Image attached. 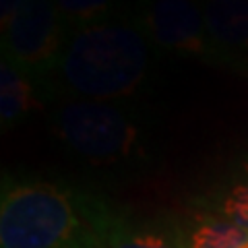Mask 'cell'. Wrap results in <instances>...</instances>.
I'll return each instance as SVG.
<instances>
[{"mask_svg": "<svg viewBox=\"0 0 248 248\" xmlns=\"http://www.w3.org/2000/svg\"><path fill=\"white\" fill-rule=\"evenodd\" d=\"M149 68L151 40L128 15L71 31L40 89L64 93L75 102H110L137 93Z\"/></svg>", "mask_w": 248, "mask_h": 248, "instance_id": "obj_1", "label": "cell"}, {"mask_svg": "<svg viewBox=\"0 0 248 248\" xmlns=\"http://www.w3.org/2000/svg\"><path fill=\"white\" fill-rule=\"evenodd\" d=\"M87 199L46 182L11 184L0 205V248H81Z\"/></svg>", "mask_w": 248, "mask_h": 248, "instance_id": "obj_2", "label": "cell"}, {"mask_svg": "<svg viewBox=\"0 0 248 248\" xmlns=\"http://www.w3.org/2000/svg\"><path fill=\"white\" fill-rule=\"evenodd\" d=\"M52 124L75 153L95 164L126 159L139 141L133 118L108 102H68L54 112Z\"/></svg>", "mask_w": 248, "mask_h": 248, "instance_id": "obj_3", "label": "cell"}, {"mask_svg": "<svg viewBox=\"0 0 248 248\" xmlns=\"http://www.w3.org/2000/svg\"><path fill=\"white\" fill-rule=\"evenodd\" d=\"M135 17L151 44L209 66L236 71L234 60L213 40L199 0H137Z\"/></svg>", "mask_w": 248, "mask_h": 248, "instance_id": "obj_4", "label": "cell"}, {"mask_svg": "<svg viewBox=\"0 0 248 248\" xmlns=\"http://www.w3.org/2000/svg\"><path fill=\"white\" fill-rule=\"evenodd\" d=\"M68 33L54 0H23L2 29V56L42 83L56 66Z\"/></svg>", "mask_w": 248, "mask_h": 248, "instance_id": "obj_5", "label": "cell"}, {"mask_svg": "<svg viewBox=\"0 0 248 248\" xmlns=\"http://www.w3.org/2000/svg\"><path fill=\"white\" fill-rule=\"evenodd\" d=\"M83 248H182L174 238L153 230H137L108 209L89 203V226Z\"/></svg>", "mask_w": 248, "mask_h": 248, "instance_id": "obj_6", "label": "cell"}, {"mask_svg": "<svg viewBox=\"0 0 248 248\" xmlns=\"http://www.w3.org/2000/svg\"><path fill=\"white\" fill-rule=\"evenodd\" d=\"M207 27L217 46L248 75V0H217L203 4Z\"/></svg>", "mask_w": 248, "mask_h": 248, "instance_id": "obj_7", "label": "cell"}, {"mask_svg": "<svg viewBox=\"0 0 248 248\" xmlns=\"http://www.w3.org/2000/svg\"><path fill=\"white\" fill-rule=\"evenodd\" d=\"M40 83L9 58L0 60V122L11 128L40 106Z\"/></svg>", "mask_w": 248, "mask_h": 248, "instance_id": "obj_8", "label": "cell"}, {"mask_svg": "<svg viewBox=\"0 0 248 248\" xmlns=\"http://www.w3.org/2000/svg\"><path fill=\"white\" fill-rule=\"evenodd\" d=\"M54 2L68 31L135 15V6L130 4V0H54Z\"/></svg>", "mask_w": 248, "mask_h": 248, "instance_id": "obj_9", "label": "cell"}, {"mask_svg": "<svg viewBox=\"0 0 248 248\" xmlns=\"http://www.w3.org/2000/svg\"><path fill=\"white\" fill-rule=\"evenodd\" d=\"M248 242V232L234 221L207 219L192 232L190 248H242Z\"/></svg>", "mask_w": 248, "mask_h": 248, "instance_id": "obj_10", "label": "cell"}, {"mask_svg": "<svg viewBox=\"0 0 248 248\" xmlns=\"http://www.w3.org/2000/svg\"><path fill=\"white\" fill-rule=\"evenodd\" d=\"M223 211L244 232H248V184H240L228 195L223 203Z\"/></svg>", "mask_w": 248, "mask_h": 248, "instance_id": "obj_11", "label": "cell"}, {"mask_svg": "<svg viewBox=\"0 0 248 248\" xmlns=\"http://www.w3.org/2000/svg\"><path fill=\"white\" fill-rule=\"evenodd\" d=\"M23 4V0H0V27L6 29L9 23L13 21L15 13L19 11V6Z\"/></svg>", "mask_w": 248, "mask_h": 248, "instance_id": "obj_12", "label": "cell"}, {"mask_svg": "<svg viewBox=\"0 0 248 248\" xmlns=\"http://www.w3.org/2000/svg\"><path fill=\"white\" fill-rule=\"evenodd\" d=\"M201 4H207V2H217V0H199Z\"/></svg>", "mask_w": 248, "mask_h": 248, "instance_id": "obj_13", "label": "cell"}, {"mask_svg": "<svg viewBox=\"0 0 248 248\" xmlns=\"http://www.w3.org/2000/svg\"><path fill=\"white\" fill-rule=\"evenodd\" d=\"M242 248H248V242H246V244H244V246H242Z\"/></svg>", "mask_w": 248, "mask_h": 248, "instance_id": "obj_14", "label": "cell"}]
</instances>
